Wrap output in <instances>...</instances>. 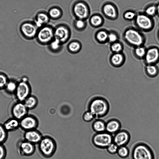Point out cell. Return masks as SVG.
Listing matches in <instances>:
<instances>
[{
	"mask_svg": "<svg viewBox=\"0 0 159 159\" xmlns=\"http://www.w3.org/2000/svg\"><path fill=\"white\" fill-rule=\"evenodd\" d=\"M88 108L95 118H99L107 115L110 110V105L106 98L102 97L96 96L89 101Z\"/></svg>",
	"mask_w": 159,
	"mask_h": 159,
	"instance_id": "obj_1",
	"label": "cell"
},
{
	"mask_svg": "<svg viewBox=\"0 0 159 159\" xmlns=\"http://www.w3.org/2000/svg\"><path fill=\"white\" fill-rule=\"evenodd\" d=\"M122 39L128 46L133 48L144 45L146 41V38L142 32L131 28L124 31L122 34Z\"/></svg>",
	"mask_w": 159,
	"mask_h": 159,
	"instance_id": "obj_2",
	"label": "cell"
},
{
	"mask_svg": "<svg viewBox=\"0 0 159 159\" xmlns=\"http://www.w3.org/2000/svg\"><path fill=\"white\" fill-rule=\"evenodd\" d=\"M131 154L132 159H155L154 154L151 148L142 142L137 143L134 146Z\"/></svg>",
	"mask_w": 159,
	"mask_h": 159,
	"instance_id": "obj_3",
	"label": "cell"
},
{
	"mask_svg": "<svg viewBox=\"0 0 159 159\" xmlns=\"http://www.w3.org/2000/svg\"><path fill=\"white\" fill-rule=\"evenodd\" d=\"M38 144L39 150L45 157L52 156L56 150L57 144L55 141L49 136H43Z\"/></svg>",
	"mask_w": 159,
	"mask_h": 159,
	"instance_id": "obj_4",
	"label": "cell"
},
{
	"mask_svg": "<svg viewBox=\"0 0 159 159\" xmlns=\"http://www.w3.org/2000/svg\"><path fill=\"white\" fill-rule=\"evenodd\" d=\"M54 38V28L48 25L39 28L35 38L37 43L42 46H47Z\"/></svg>",
	"mask_w": 159,
	"mask_h": 159,
	"instance_id": "obj_5",
	"label": "cell"
},
{
	"mask_svg": "<svg viewBox=\"0 0 159 159\" xmlns=\"http://www.w3.org/2000/svg\"><path fill=\"white\" fill-rule=\"evenodd\" d=\"M38 29L34 21L29 20L22 21L19 25L20 33L28 39H32L36 38Z\"/></svg>",
	"mask_w": 159,
	"mask_h": 159,
	"instance_id": "obj_6",
	"label": "cell"
},
{
	"mask_svg": "<svg viewBox=\"0 0 159 159\" xmlns=\"http://www.w3.org/2000/svg\"><path fill=\"white\" fill-rule=\"evenodd\" d=\"M112 134L105 131L96 133L93 136L92 142L95 147L102 149H106L113 142Z\"/></svg>",
	"mask_w": 159,
	"mask_h": 159,
	"instance_id": "obj_7",
	"label": "cell"
},
{
	"mask_svg": "<svg viewBox=\"0 0 159 159\" xmlns=\"http://www.w3.org/2000/svg\"><path fill=\"white\" fill-rule=\"evenodd\" d=\"M72 11L76 19L86 20L89 16L90 9L84 2L79 0L74 3L72 6Z\"/></svg>",
	"mask_w": 159,
	"mask_h": 159,
	"instance_id": "obj_8",
	"label": "cell"
},
{
	"mask_svg": "<svg viewBox=\"0 0 159 159\" xmlns=\"http://www.w3.org/2000/svg\"><path fill=\"white\" fill-rule=\"evenodd\" d=\"M31 88L27 80H23L17 84L15 93L18 101L23 102L30 95Z\"/></svg>",
	"mask_w": 159,
	"mask_h": 159,
	"instance_id": "obj_9",
	"label": "cell"
},
{
	"mask_svg": "<svg viewBox=\"0 0 159 159\" xmlns=\"http://www.w3.org/2000/svg\"><path fill=\"white\" fill-rule=\"evenodd\" d=\"M54 38L58 39L63 45L70 40L71 32L67 25H60L54 28Z\"/></svg>",
	"mask_w": 159,
	"mask_h": 159,
	"instance_id": "obj_10",
	"label": "cell"
},
{
	"mask_svg": "<svg viewBox=\"0 0 159 159\" xmlns=\"http://www.w3.org/2000/svg\"><path fill=\"white\" fill-rule=\"evenodd\" d=\"M143 61L145 65L157 64L159 62V48L155 45L147 48L146 54Z\"/></svg>",
	"mask_w": 159,
	"mask_h": 159,
	"instance_id": "obj_11",
	"label": "cell"
},
{
	"mask_svg": "<svg viewBox=\"0 0 159 159\" xmlns=\"http://www.w3.org/2000/svg\"><path fill=\"white\" fill-rule=\"evenodd\" d=\"M39 121L34 116L27 114L20 120V127L25 131L36 129Z\"/></svg>",
	"mask_w": 159,
	"mask_h": 159,
	"instance_id": "obj_12",
	"label": "cell"
},
{
	"mask_svg": "<svg viewBox=\"0 0 159 159\" xmlns=\"http://www.w3.org/2000/svg\"><path fill=\"white\" fill-rule=\"evenodd\" d=\"M135 18V24L140 30L148 32L152 29V21L149 16L146 14H140L137 15Z\"/></svg>",
	"mask_w": 159,
	"mask_h": 159,
	"instance_id": "obj_13",
	"label": "cell"
},
{
	"mask_svg": "<svg viewBox=\"0 0 159 159\" xmlns=\"http://www.w3.org/2000/svg\"><path fill=\"white\" fill-rule=\"evenodd\" d=\"M17 148L18 152L21 155L25 156L32 155L35 150V144L25 139L18 142Z\"/></svg>",
	"mask_w": 159,
	"mask_h": 159,
	"instance_id": "obj_14",
	"label": "cell"
},
{
	"mask_svg": "<svg viewBox=\"0 0 159 159\" xmlns=\"http://www.w3.org/2000/svg\"><path fill=\"white\" fill-rule=\"evenodd\" d=\"M130 139V134L128 131L124 129L120 130L113 136V142L119 147L126 146Z\"/></svg>",
	"mask_w": 159,
	"mask_h": 159,
	"instance_id": "obj_15",
	"label": "cell"
},
{
	"mask_svg": "<svg viewBox=\"0 0 159 159\" xmlns=\"http://www.w3.org/2000/svg\"><path fill=\"white\" fill-rule=\"evenodd\" d=\"M28 110L23 102L18 101L13 105L11 111L12 117L20 120L28 114Z\"/></svg>",
	"mask_w": 159,
	"mask_h": 159,
	"instance_id": "obj_16",
	"label": "cell"
},
{
	"mask_svg": "<svg viewBox=\"0 0 159 159\" xmlns=\"http://www.w3.org/2000/svg\"><path fill=\"white\" fill-rule=\"evenodd\" d=\"M126 60L125 54L123 52L112 53L110 56L109 61L111 65L115 68H119L123 66Z\"/></svg>",
	"mask_w": 159,
	"mask_h": 159,
	"instance_id": "obj_17",
	"label": "cell"
},
{
	"mask_svg": "<svg viewBox=\"0 0 159 159\" xmlns=\"http://www.w3.org/2000/svg\"><path fill=\"white\" fill-rule=\"evenodd\" d=\"M43 136L36 129L25 131L24 134V139L35 145L39 143Z\"/></svg>",
	"mask_w": 159,
	"mask_h": 159,
	"instance_id": "obj_18",
	"label": "cell"
},
{
	"mask_svg": "<svg viewBox=\"0 0 159 159\" xmlns=\"http://www.w3.org/2000/svg\"><path fill=\"white\" fill-rule=\"evenodd\" d=\"M121 125L120 121L115 118L108 120L106 124V131L112 134H115L120 130Z\"/></svg>",
	"mask_w": 159,
	"mask_h": 159,
	"instance_id": "obj_19",
	"label": "cell"
},
{
	"mask_svg": "<svg viewBox=\"0 0 159 159\" xmlns=\"http://www.w3.org/2000/svg\"><path fill=\"white\" fill-rule=\"evenodd\" d=\"M50 19L48 13L43 11L39 12L35 16L34 21L39 28L46 25Z\"/></svg>",
	"mask_w": 159,
	"mask_h": 159,
	"instance_id": "obj_20",
	"label": "cell"
},
{
	"mask_svg": "<svg viewBox=\"0 0 159 159\" xmlns=\"http://www.w3.org/2000/svg\"><path fill=\"white\" fill-rule=\"evenodd\" d=\"M66 48L69 52L72 54H76L79 52L81 50L82 44L78 40H72L68 43Z\"/></svg>",
	"mask_w": 159,
	"mask_h": 159,
	"instance_id": "obj_21",
	"label": "cell"
},
{
	"mask_svg": "<svg viewBox=\"0 0 159 159\" xmlns=\"http://www.w3.org/2000/svg\"><path fill=\"white\" fill-rule=\"evenodd\" d=\"M47 46L50 52L54 54H58L62 51L63 45L58 39L54 38Z\"/></svg>",
	"mask_w": 159,
	"mask_h": 159,
	"instance_id": "obj_22",
	"label": "cell"
},
{
	"mask_svg": "<svg viewBox=\"0 0 159 159\" xmlns=\"http://www.w3.org/2000/svg\"><path fill=\"white\" fill-rule=\"evenodd\" d=\"M3 125L8 132L13 131L20 127V120L12 117L5 121Z\"/></svg>",
	"mask_w": 159,
	"mask_h": 159,
	"instance_id": "obj_23",
	"label": "cell"
},
{
	"mask_svg": "<svg viewBox=\"0 0 159 159\" xmlns=\"http://www.w3.org/2000/svg\"><path fill=\"white\" fill-rule=\"evenodd\" d=\"M104 14L107 17L113 19L116 17L117 10L114 5L110 3L105 4L102 8Z\"/></svg>",
	"mask_w": 159,
	"mask_h": 159,
	"instance_id": "obj_24",
	"label": "cell"
},
{
	"mask_svg": "<svg viewBox=\"0 0 159 159\" xmlns=\"http://www.w3.org/2000/svg\"><path fill=\"white\" fill-rule=\"evenodd\" d=\"M144 71L148 77L153 78L156 77L159 73V68L157 64L145 65Z\"/></svg>",
	"mask_w": 159,
	"mask_h": 159,
	"instance_id": "obj_25",
	"label": "cell"
},
{
	"mask_svg": "<svg viewBox=\"0 0 159 159\" xmlns=\"http://www.w3.org/2000/svg\"><path fill=\"white\" fill-rule=\"evenodd\" d=\"M108 32L105 30H99L95 34V40L99 44H105L108 43Z\"/></svg>",
	"mask_w": 159,
	"mask_h": 159,
	"instance_id": "obj_26",
	"label": "cell"
},
{
	"mask_svg": "<svg viewBox=\"0 0 159 159\" xmlns=\"http://www.w3.org/2000/svg\"><path fill=\"white\" fill-rule=\"evenodd\" d=\"M105 122L103 120L97 119L93 123L92 125L93 130L96 133H100L106 131Z\"/></svg>",
	"mask_w": 159,
	"mask_h": 159,
	"instance_id": "obj_27",
	"label": "cell"
},
{
	"mask_svg": "<svg viewBox=\"0 0 159 159\" xmlns=\"http://www.w3.org/2000/svg\"><path fill=\"white\" fill-rule=\"evenodd\" d=\"M147 48L144 45L138 46L133 48L132 54L136 59L143 60L145 56Z\"/></svg>",
	"mask_w": 159,
	"mask_h": 159,
	"instance_id": "obj_28",
	"label": "cell"
},
{
	"mask_svg": "<svg viewBox=\"0 0 159 159\" xmlns=\"http://www.w3.org/2000/svg\"><path fill=\"white\" fill-rule=\"evenodd\" d=\"M28 110H32L36 107L38 103V100L34 96L30 95L23 102Z\"/></svg>",
	"mask_w": 159,
	"mask_h": 159,
	"instance_id": "obj_29",
	"label": "cell"
},
{
	"mask_svg": "<svg viewBox=\"0 0 159 159\" xmlns=\"http://www.w3.org/2000/svg\"><path fill=\"white\" fill-rule=\"evenodd\" d=\"M50 18L56 20L60 18L62 15V10L57 7L51 8L48 13Z\"/></svg>",
	"mask_w": 159,
	"mask_h": 159,
	"instance_id": "obj_30",
	"label": "cell"
},
{
	"mask_svg": "<svg viewBox=\"0 0 159 159\" xmlns=\"http://www.w3.org/2000/svg\"><path fill=\"white\" fill-rule=\"evenodd\" d=\"M110 49L112 53L121 52H123L124 46L123 43L119 40L110 44Z\"/></svg>",
	"mask_w": 159,
	"mask_h": 159,
	"instance_id": "obj_31",
	"label": "cell"
},
{
	"mask_svg": "<svg viewBox=\"0 0 159 159\" xmlns=\"http://www.w3.org/2000/svg\"><path fill=\"white\" fill-rule=\"evenodd\" d=\"M103 22L102 19L98 15L92 16L90 18L89 22L93 27H97L101 26Z\"/></svg>",
	"mask_w": 159,
	"mask_h": 159,
	"instance_id": "obj_32",
	"label": "cell"
},
{
	"mask_svg": "<svg viewBox=\"0 0 159 159\" xmlns=\"http://www.w3.org/2000/svg\"><path fill=\"white\" fill-rule=\"evenodd\" d=\"M74 26L76 30L80 31H82L86 27V22L85 20L76 19L74 22Z\"/></svg>",
	"mask_w": 159,
	"mask_h": 159,
	"instance_id": "obj_33",
	"label": "cell"
},
{
	"mask_svg": "<svg viewBox=\"0 0 159 159\" xmlns=\"http://www.w3.org/2000/svg\"><path fill=\"white\" fill-rule=\"evenodd\" d=\"M129 153V150L126 146L119 147L117 152L118 155L122 158L127 157Z\"/></svg>",
	"mask_w": 159,
	"mask_h": 159,
	"instance_id": "obj_34",
	"label": "cell"
},
{
	"mask_svg": "<svg viewBox=\"0 0 159 159\" xmlns=\"http://www.w3.org/2000/svg\"><path fill=\"white\" fill-rule=\"evenodd\" d=\"M8 137V132L3 125L0 124V144H3L7 140Z\"/></svg>",
	"mask_w": 159,
	"mask_h": 159,
	"instance_id": "obj_35",
	"label": "cell"
},
{
	"mask_svg": "<svg viewBox=\"0 0 159 159\" xmlns=\"http://www.w3.org/2000/svg\"><path fill=\"white\" fill-rule=\"evenodd\" d=\"M17 86V84L13 81H8L5 87L8 93H11L15 92Z\"/></svg>",
	"mask_w": 159,
	"mask_h": 159,
	"instance_id": "obj_36",
	"label": "cell"
},
{
	"mask_svg": "<svg viewBox=\"0 0 159 159\" xmlns=\"http://www.w3.org/2000/svg\"><path fill=\"white\" fill-rule=\"evenodd\" d=\"M119 40V36L116 33L113 31L108 32V43L110 44Z\"/></svg>",
	"mask_w": 159,
	"mask_h": 159,
	"instance_id": "obj_37",
	"label": "cell"
},
{
	"mask_svg": "<svg viewBox=\"0 0 159 159\" xmlns=\"http://www.w3.org/2000/svg\"><path fill=\"white\" fill-rule=\"evenodd\" d=\"M118 147L117 145L112 142L108 146L106 149L109 153L114 154L117 153Z\"/></svg>",
	"mask_w": 159,
	"mask_h": 159,
	"instance_id": "obj_38",
	"label": "cell"
},
{
	"mask_svg": "<svg viewBox=\"0 0 159 159\" xmlns=\"http://www.w3.org/2000/svg\"><path fill=\"white\" fill-rule=\"evenodd\" d=\"M82 118L84 121L89 122L93 120L95 117L93 114L88 110L83 114Z\"/></svg>",
	"mask_w": 159,
	"mask_h": 159,
	"instance_id": "obj_39",
	"label": "cell"
},
{
	"mask_svg": "<svg viewBox=\"0 0 159 159\" xmlns=\"http://www.w3.org/2000/svg\"><path fill=\"white\" fill-rule=\"evenodd\" d=\"M156 11L157 7L152 5L149 6L145 10V14L149 16L154 15Z\"/></svg>",
	"mask_w": 159,
	"mask_h": 159,
	"instance_id": "obj_40",
	"label": "cell"
},
{
	"mask_svg": "<svg viewBox=\"0 0 159 159\" xmlns=\"http://www.w3.org/2000/svg\"><path fill=\"white\" fill-rule=\"evenodd\" d=\"M7 82L6 76L3 74L0 73V89L5 87Z\"/></svg>",
	"mask_w": 159,
	"mask_h": 159,
	"instance_id": "obj_41",
	"label": "cell"
},
{
	"mask_svg": "<svg viewBox=\"0 0 159 159\" xmlns=\"http://www.w3.org/2000/svg\"><path fill=\"white\" fill-rule=\"evenodd\" d=\"M124 16L126 19L128 20H132L136 17L135 13L131 11L126 12L124 14Z\"/></svg>",
	"mask_w": 159,
	"mask_h": 159,
	"instance_id": "obj_42",
	"label": "cell"
},
{
	"mask_svg": "<svg viewBox=\"0 0 159 159\" xmlns=\"http://www.w3.org/2000/svg\"><path fill=\"white\" fill-rule=\"evenodd\" d=\"M6 154V151L3 144H0V159H4Z\"/></svg>",
	"mask_w": 159,
	"mask_h": 159,
	"instance_id": "obj_43",
	"label": "cell"
},
{
	"mask_svg": "<svg viewBox=\"0 0 159 159\" xmlns=\"http://www.w3.org/2000/svg\"><path fill=\"white\" fill-rule=\"evenodd\" d=\"M157 11L158 14L159 15V4L158 5L157 7Z\"/></svg>",
	"mask_w": 159,
	"mask_h": 159,
	"instance_id": "obj_44",
	"label": "cell"
},
{
	"mask_svg": "<svg viewBox=\"0 0 159 159\" xmlns=\"http://www.w3.org/2000/svg\"><path fill=\"white\" fill-rule=\"evenodd\" d=\"M157 36H158V39L159 41V31L158 32Z\"/></svg>",
	"mask_w": 159,
	"mask_h": 159,
	"instance_id": "obj_45",
	"label": "cell"
}]
</instances>
